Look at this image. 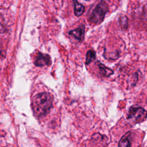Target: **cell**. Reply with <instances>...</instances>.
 Masks as SVG:
<instances>
[{
    "label": "cell",
    "mask_w": 147,
    "mask_h": 147,
    "mask_svg": "<svg viewBox=\"0 0 147 147\" xmlns=\"http://www.w3.org/2000/svg\"><path fill=\"white\" fill-rule=\"evenodd\" d=\"M53 99V96L48 92L36 95L33 100V109L36 115L38 117L47 115L52 106Z\"/></svg>",
    "instance_id": "1"
},
{
    "label": "cell",
    "mask_w": 147,
    "mask_h": 147,
    "mask_svg": "<svg viewBox=\"0 0 147 147\" xmlns=\"http://www.w3.org/2000/svg\"><path fill=\"white\" fill-rule=\"evenodd\" d=\"M120 25L122 29H126L127 27V19L126 16L120 18Z\"/></svg>",
    "instance_id": "10"
},
{
    "label": "cell",
    "mask_w": 147,
    "mask_h": 147,
    "mask_svg": "<svg viewBox=\"0 0 147 147\" xmlns=\"http://www.w3.org/2000/svg\"><path fill=\"white\" fill-rule=\"evenodd\" d=\"M109 10L107 3L105 1H100L88 16V21L95 25H99L103 22Z\"/></svg>",
    "instance_id": "2"
},
{
    "label": "cell",
    "mask_w": 147,
    "mask_h": 147,
    "mask_svg": "<svg viewBox=\"0 0 147 147\" xmlns=\"http://www.w3.org/2000/svg\"><path fill=\"white\" fill-rule=\"evenodd\" d=\"M73 2L74 4L75 14L78 17L82 16L84 12V10H85V7L84 5L79 3L77 0H73Z\"/></svg>",
    "instance_id": "7"
},
{
    "label": "cell",
    "mask_w": 147,
    "mask_h": 147,
    "mask_svg": "<svg viewBox=\"0 0 147 147\" xmlns=\"http://www.w3.org/2000/svg\"><path fill=\"white\" fill-rule=\"evenodd\" d=\"M146 117V110L138 106H132L129 109V113L127 118L133 122L137 123L145 120Z\"/></svg>",
    "instance_id": "3"
},
{
    "label": "cell",
    "mask_w": 147,
    "mask_h": 147,
    "mask_svg": "<svg viewBox=\"0 0 147 147\" xmlns=\"http://www.w3.org/2000/svg\"><path fill=\"white\" fill-rule=\"evenodd\" d=\"M130 133H127L120 139L118 144V147H131L130 141L129 139Z\"/></svg>",
    "instance_id": "8"
},
{
    "label": "cell",
    "mask_w": 147,
    "mask_h": 147,
    "mask_svg": "<svg viewBox=\"0 0 147 147\" xmlns=\"http://www.w3.org/2000/svg\"><path fill=\"white\" fill-rule=\"evenodd\" d=\"M51 64V57L47 54L38 52L34 60V64L38 67L49 65Z\"/></svg>",
    "instance_id": "4"
},
{
    "label": "cell",
    "mask_w": 147,
    "mask_h": 147,
    "mask_svg": "<svg viewBox=\"0 0 147 147\" xmlns=\"http://www.w3.org/2000/svg\"><path fill=\"white\" fill-rule=\"evenodd\" d=\"M84 31H85L84 25H81L76 29L69 31V34L70 36H72L76 40L82 42L84 40Z\"/></svg>",
    "instance_id": "5"
},
{
    "label": "cell",
    "mask_w": 147,
    "mask_h": 147,
    "mask_svg": "<svg viewBox=\"0 0 147 147\" xmlns=\"http://www.w3.org/2000/svg\"><path fill=\"white\" fill-rule=\"evenodd\" d=\"M86 1H89V0H86Z\"/></svg>",
    "instance_id": "13"
},
{
    "label": "cell",
    "mask_w": 147,
    "mask_h": 147,
    "mask_svg": "<svg viewBox=\"0 0 147 147\" xmlns=\"http://www.w3.org/2000/svg\"><path fill=\"white\" fill-rule=\"evenodd\" d=\"M1 44L0 42V52H1Z\"/></svg>",
    "instance_id": "12"
},
{
    "label": "cell",
    "mask_w": 147,
    "mask_h": 147,
    "mask_svg": "<svg viewBox=\"0 0 147 147\" xmlns=\"http://www.w3.org/2000/svg\"><path fill=\"white\" fill-rule=\"evenodd\" d=\"M95 58V52L93 50H90L87 52L86 54V64H90L94 59Z\"/></svg>",
    "instance_id": "9"
},
{
    "label": "cell",
    "mask_w": 147,
    "mask_h": 147,
    "mask_svg": "<svg viewBox=\"0 0 147 147\" xmlns=\"http://www.w3.org/2000/svg\"><path fill=\"white\" fill-rule=\"evenodd\" d=\"M5 31V28L3 25V23H0V33H4Z\"/></svg>",
    "instance_id": "11"
},
{
    "label": "cell",
    "mask_w": 147,
    "mask_h": 147,
    "mask_svg": "<svg viewBox=\"0 0 147 147\" xmlns=\"http://www.w3.org/2000/svg\"><path fill=\"white\" fill-rule=\"evenodd\" d=\"M98 67L99 69L100 74L102 76H109L113 74V71L110 68L106 67L103 64L98 62Z\"/></svg>",
    "instance_id": "6"
}]
</instances>
